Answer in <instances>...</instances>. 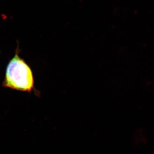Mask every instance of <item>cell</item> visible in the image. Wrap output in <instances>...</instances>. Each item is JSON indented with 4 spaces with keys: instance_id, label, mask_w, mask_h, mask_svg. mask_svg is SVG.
I'll list each match as a JSON object with an SVG mask.
<instances>
[{
    "instance_id": "obj_1",
    "label": "cell",
    "mask_w": 154,
    "mask_h": 154,
    "mask_svg": "<svg viewBox=\"0 0 154 154\" xmlns=\"http://www.w3.org/2000/svg\"><path fill=\"white\" fill-rule=\"evenodd\" d=\"M18 45L15 55L6 68L3 86L16 91L30 93L35 90L33 72L30 66L19 55Z\"/></svg>"
}]
</instances>
